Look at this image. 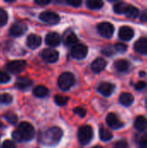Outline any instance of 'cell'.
<instances>
[{"label":"cell","instance_id":"cell-1","mask_svg":"<svg viewBox=\"0 0 147 148\" xmlns=\"http://www.w3.org/2000/svg\"><path fill=\"white\" fill-rule=\"evenodd\" d=\"M63 134L62 130L58 127H53L42 133L39 138L42 144L49 147L56 145L62 139Z\"/></svg>","mask_w":147,"mask_h":148},{"label":"cell","instance_id":"cell-2","mask_svg":"<svg viewBox=\"0 0 147 148\" xmlns=\"http://www.w3.org/2000/svg\"><path fill=\"white\" fill-rule=\"evenodd\" d=\"M35 135V129L33 126L26 121H23L20 123V125L17 127V129L13 132L12 137L14 140L17 141H28L31 140Z\"/></svg>","mask_w":147,"mask_h":148},{"label":"cell","instance_id":"cell-3","mask_svg":"<svg viewBox=\"0 0 147 148\" xmlns=\"http://www.w3.org/2000/svg\"><path fill=\"white\" fill-rule=\"evenodd\" d=\"M75 83V76L72 73L65 72L60 75L58 78V86L61 89L67 91Z\"/></svg>","mask_w":147,"mask_h":148},{"label":"cell","instance_id":"cell-4","mask_svg":"<svg viewBox=\"0 0 147 148\" xmlns=\"http://www.w3.org/2000/svg\"><path fill=\"white\" fill-rule=\"evenodd\" d=\"M93 135H94L93 128L88 125L80 127V129L78 131V140H79L80 143L82 145L88 144L92 140Z\"/></svg>","mask_w":147,"mask_h":148},{"label":"cell","instance_id":"cell-5","mask_svg":"<svg viewBox=\"0 0 147 148\" xmlns=\"http://www.w3.org/2000/svg\"><path fill=\"white\" fill-rule=\"evenodd\" d=\"M98 29V32L100 33V35L105 38H110L113 36V32H114V27L112 23H107V22H104L100 23L97 26Z\"/></svg>","mask_w":147,"mask_h":148},{"label":"cell","instance_id":"cell-6","mask_svg":"<svg viewBox=\"0 0 147 148\" xmlns=\"http://www.w3.org/2000/svg\"><path fill=\"white\" fill-rule=\"evenodd\" d=\"M88 47L81 43H76L71 49V56L76 59H83L88 54Z\"/></svg>","mask_w":147,"mask_h":148},{"label":"cell","instance_id":"cell-7","mask_svg":"<svg viewBox=\"0 0 147 148\" xmlns=\"http://www.w3.org/2000/svg\"><path fill=\"white\" fill-rule=\"evenodd\" d=\"M26 68V62L24 61L17 60V61H12L6 64V69L8 71L13 73V74H18L23 71Z\"/></svg>","mask_w":147,"mask_h":148},{"label":"cell","instance_id":"cell-8","mask_svg":"<svg viewBox=\"0 0 147 148\" xmlns=\"http://www.w3.org/2000/svg\"><path fill=\"white\" fill-rule=\"evenodd\" d=\"M39 18L46 23H49V24H56L59 23L60 21V16L58 14L52 12V11H43L40 14Z\"/></svg>","mask_w":147,"mask_h":148},{"label":"cell","instance_id":"cell-9","mask_svg":"<svg viewBox=\"0 0 147 148\" xmlns=\"http://www.w3.org/2000/svg\"><path fill=\"white\" fill-rule=\"evenodd\" d=\"M42 57L45 62L49 63H54L58 61L59 53L54 49H45L42 52Z\"/></svg>","mask_w":147,"mask_h":148},{"label":"cell","instance_id":"cell-10","mask_svg":"<svg viewBox=\"0 0 147 148\" xmlns=\"http://www.w3.org/2000/svg\"><path fill=\"white\" fill-rule=\"evenodd\" d=\"M26 31H27V25L20 21L13 23L10 29V34L13 36H23Z\"/></svg>","mask_w":147,"mask_h":148},{"label":"cell","instance_id":"cell-11","mask_svg":"<svg viewBox=\"0 0 147 148\" xmlns=\"http://www.w3.org/2000/svg\"><path fill=\"white\" fill-rule=\"evenodd\" d=\"M107 123L113 129H120L124 126V123L113 113H110V114H107Z\"/></svg>","mask_w":147,"mask_h":148},{"label":"cell","instance_id":"cell-12","mask_svg":"<svg viewBox=\"0 0 147 148\" xmlns=\"http://www.w3.org/2000/svg\"><path fill=\"white\" fill-rule=\"evenodd\" d=\"M114 88H115V86L113 84L110 83V82H101L98 86L97 90L103 96L108 97V96H110L113 93Z\"/></svg>","mask_w":147,"mask_h":148},{"label":"cell","instance_id":"cell-13","mask_svg":"<svg viewBox=\"0 0 147 148\" xmlns=\"http://www.w3.org/2000/svg\"><path fill=\"white\" fill-rule=\"evenodd\" d=\"M119 36L123 41H130L134 36V30L129 26H122L119 30Z\"/></svg>","mask_w":147,"mask_h":148},{"label":"cell","instance_id":"cell-14","mask_svg":"<svg viewBox=\"0 0 147 148\" xmlns=\"http://www.w3.org/2000/svg\"><path fill=\"white\" fill-rule=\"evenodd\" d=\"M78 42V39L75 36V34L70 30V29H68L64 35H63V42L66 46L68 47H70V46H74Z\"/></svg>","mask_w":147,"mask_h":148},{"label":"cell","instance_id":"cell-15","mask_svg":"<svg viewBox=\"0 0 147 148\" xmlns=\"http://www.w3.org/2000/svg\"><path fill=\"white\" fill-rule=\"evenodd\" d=\"M46 43L51 47H55L61 42V36L56 32H49L45 38Z\"/></svg>","mask_w":147,"mask_h":148},{"label":"cell","instance_id":"cell-16","mask_svg":"<svg viewBox=\"0 0 147 148\" xmlns=\"http://www.w3.org/2000/svg\"><path fill=\"white\" fill-rule=\"evenodd\" d=\"M41 43H42V38H41V36H39L37 35L31 34L27 38V45L32 49L38 48L41 45Z\"/></svg>","mask_w":147,"mask_h":148},{"label":"cell","instance_id":"cell-17","mask_svg":"<svg viewBox=\"0 0 147 148\" xmlns=\"http://www.w3.org/2000/svg\"><path fill=\"white\" fill-rule=\"evenodd\" d=\"M106 66H107V62H106V60L103 59V58H101V57H99V58L95 59V60L93 62V63H92V65H91V68H92V70H93L94 72H95V73H100V72H101L102 70L105 69Z\"/></svg>","mask_w":147,"mask_h":148},{"label":"cell","instance_id":"cell-18","mask_svg":"<svg viewBox=\"0 0 147 148\" xmlns=\"http://www.w3.org/2000/svg\"><path fill=\"white\" fill-rule=\"evenodd\" d=\"M134 49L142 55H147V38L142 37L139 39L134 44Z\"/></svg>","mask_w":147,"mask_h":148},{"label":"cell","instance_id":"cell-19","mask_svg":"<svg viewBox=\"0 0 147 148\" xmlns=\"http://www.w3.org/2000/svg\"><path fill=\"white\" fill-rule=\"evenodd\" d=\"M31 85H32V81L29 77H26V76L18 77L16 82V87L21 90H24L29 88Z\"/></svg>","mask_w":147,"mask_h":148},{"label":"cell","instance_id":"cell-20","mask_svg":"<svg viewBox=\"0 0 147 148\" xmlns=\"http://www.w3.org/2000/svg\"><path fill=\"white\" fill-rule=\"evenodd\" d=\"M134 127L139 132H146L147 130V118L145 116H138L134 121Z\"/></svg>","mask_w":147,"mask_h":148},{"label":"cell","instance_id":"cell-21","mask_svg":"<svg viewBox=\"0 0 147 148\" xmlns=\"http://www.w3.org/2000/svg\"><path fill=\"white\" fill-rule=\"evenodd\" d=\"M119 100H120V104H122L123 106H126V107H129L133 104L134 98H133V95L130 93H123L120 95Z\"/></svg>","mask_w":147,"mask_h":148},{"label":"cell","instance_id":"cell-22","mask_svg":"<svg viewBox=\"0 0 147 148\" xmlns=\"http://www.w3.org/2000/svg\"><path fill=\"white\" fill-rule=\"evenodd\" d=\"M129 66H130L129 62L124 59L118 60L114 63V67L119 72H126L129 69Z\"/></svg>","mask_w":147,"mask_h":148},{"label":"cell","instance_id":"cell-23","mask_svg":"<svg viewBox=\"0 0 147 148\" xmlns=\"http://www.w3.org/2000/svg\"><path fill=\"white\" fill-rule=\"evenodd\" d=\"M130 4L124 3V2H119L113 6V10L117 14H126Z\"/></svg>","mask_w":147,"mask_h":148},{"label":"cell","instance_id":"cell-24","mask_svg":"<svg viewBox=\"0 0 147 148\" xmlns=\"http://www.w3.org/2000/svg\"><path fill=\"white\" fill-rule=\"evenodd\" d=\"M33 94L34 95H36V97H45L46 95H48L49 94V89L44 87V86H42V85H39L37 87H36L33 90Z\"/></svg>","mask_w":147,"mask_h":148},{"label":"cell","instance_id":"cell-25","mask_svg":"<svg viewBox=\"0 0 147 148\" xmlns=\"http://www.w3.org/2000/svg\"><path fill=\"white\" fill-rule=\"evenodd\" d=\"M99 134H100L101 140H103V141H108L113 138V134L109 130H107V128H105L103 127H101L100 128Z\"/></svg>","mask_w":147,"mask_h":148},{"label":"cell","instance_id":"cell-26","mask_svg":"<svg viewBox=\"0 0 147 148\" xmlns=\"http://www.w3.org/2000/svg\"><path fill=\"white\" fill-rule=\"evenodd\" d=\"M86 3H87V6L92 10H99V9L102 8V6L104 4V3L100 0H88V1H87Z\"/></svg>","mask_w":147,"mask_h":148},{"label":"cell","instance_id":"cell-27","mask_svg":"<svg viewBox=\"0 0 147 148\" xmlns=\"http://www.w3.org/2000/svg\"><path fill=\"white\" fill-rule=\"evenodd\" d=\"M139 9H137V8L134 7L133 5H131V4H130L129 9H128V10H127V12H126V15L128 17H130V18H136V17L139 16Z\"/></svg>","mask_w":147,"mask_h":148},{"label":"cell","instance_id":"cell-28","mask_svg":"<svg viewBox=\"0 0 147 148\" xmlns=\"http://www.w3.org/2000/svg\"><path fill=\"white\" fill-rule=\"evenodd\" d=\"M3 117H4L5 120H6L8 122H10V124H15V123L16 122V121H17V116H16L14 113H12V112H7V113L3 115Z\"/></svg>","mask_w":147,"mask_h":148},{"label":"cell","instance_id":"cell-29","mask_svg":"<svg viewBox=\"0 0 147 148\" xmlns=\"http://www.w3.org/2000/svg\"><path fill=\"white\" fill-rule=\"evenodd\" d=\"M55 101L59 106H64L68 101V97L62 96V95H55Z\"/></svg>","mask_w":147,"mask_h":148},{"label":"cell","instance_id":"cell-30","mask_svg":"<svg viewBox=\"0 0 147 148\" xmlns=\"http://www.w3.org/2000/svg\"><path fill=\"white\" fill-rule=\"evenodd\" d=\"M12 96L9 94H2L0 95V103L3 104H10L12 102Z\"/></svg>","mask_w":147,"mask_h":148},{"label":"cell","instance_id":"cell-31","mask_svg":"<svg viewBox=\"0 0 147 148\" xmlns=\"http://www.w3.org/2000/svg\"><path fill=\"white\" fill-rule=\"evenodd\" d=\"M8 20V15L6 11L3 9H0V26H3L6 24Z\"/></svg>","mask_w":147,"mask_h":148},{"label":"cell","instance_id":"cell-32","mask_svg":"<svg viewBox=\"0 0 147 148\" xmlns=\"http://www.w3.org/2000/svg\"><path fill=\"white\" fill-rule=\"evenodd\" d=\"M114 48H115V50L120 52V53H124V52H126L127 50V46L125 43H122V42L116 43Z\"/></svg>","mask_w":147,"mask_h":148},{"label":"cell","instance_id":"cell-33","mask_svg":"<svg viewBox=\"0 0 147 148\" xmlns=\"http://www.w3.org/2000/svg\"><path fill=\"white\" fill-rule=\"evenodd\" d=\"M139 148H147V134H143L138 140Z\"/></svg>","mask_w":147,"mask_h":148},{"label":"cell","instance_id":"cell-34","mask_svg":"<svg viewBox=\"0 0 147 148\" xmlns=\"http://www.w3.org/2000/svg\"><path fill=\"white\" fill-rule=\"evenodd\" d=\"M10 81V76L4 71H0V83H6Z\"/></svg>","mask_w":147,"mask_h":148},{"label":"cell","instance_id":"cell-35","mask_svg":"<svg viewBox=\"0 0 147 148\" xmlns=\"http://www.w3.org/2000/svg\"><path fill=\"white\" fill-rule=\"evenodd\" d=\"M113 148H128V144H127L126 140H121L117 141V142L114 144Z\"/></svg>","mask_w":147,"mask_h":148},{"label":"cell","instance_id":"cell-36","mask_svg":"<svg viewBox=\"0 0 147 148\" xmlns=\"http://www.w3.org/2000/svg\"><path fill=\"white\" fill-rule=\"evenodd\" d=\"M74 112H75V114H78V115H79L80 117H81V118H84L85 115H86V110H85L84 108H81V107L75 108L74 109Z\"/></svg>","mask_w":147,"mask_h":148},{"label":"cell","instance_id":"cell-37","mask_svg":"<svg viewBox=\"0 0 147 148\" xmlns=\"http://www.w3.org/2000/svg\"><path fill=\"white\" fill-rule=\"evenodd\" d=\"M2 148H16V145L11 140H5L2 144Z\"/></svg>","mask_w":147,"mask_h":148},{"label":"cell","instance_id":"cell-38","mask_svg":"<svg viewBox=\"0 0 147 148\" xmlns=\"http://www.w3.org/2000/svg\"><path fill=\"white\" fill-rule=\"evenodd\" d=\"M146 87V83L145 82H139L138 83H136V85H135V88L137 89V90H143Z\"/></svg>","mask_w":147,"mask_h":148},{"label":"cell","instance_id":"cell-39","mask_svg":"<svg viewBox=\"0 0 147 148\" xmlns=\"http://www.w3.org/2000/svg\"><path fill=\"white\" fill-rule=\"evenodd\" d=\"M68 4L73 5L74 7H78L81 4V0H75V1H67L66 2Z\"/></svg>","mask_w":147,"mask_h":148},{"label":"cell","instance_id":"cell-40","mask_svg":"<svg viewBox=\"0 0 147 148\" xmlns=\"http://www.w3.org/2000/svg\"><path fill=\"white\" fill-rule=\"evenodd\" d=\"M35 3L36 4H39V5H45V4L49 3L50 1H49V0H46V1H35Z\"/></svg>","mask_w":147,"mask_h":148},{"label":"cell","instance_id":"cell-41","mask_svg":"<svg viewBox=\"0 0 147 148\" xmlns=\"http://www.w3.org/2000/svg\"><path fill=\"white\" fill-rule=\"evenodd\" d=\"M140 19H141L142 22H147V14H146V13L142 14L141 16H140Z\"/></svg>","mask_w":147,"mask_h":148},{"label":"cell","instance_id":"cell-42","mask_svg":"<svg viewBox=\"0 0 147 148\" xmlns=\"http://www.w3.org/2000/svg\"><path fill=\"white\" fill-rule=\"evenodd\" d=\"M93 148H103L102 147H101V146H95V147H94Z\"/></svg>","mask_w":147,"mask_h":148},{"label":"cell","instance_id":"cell-43","mask_svg":"<svg viewBox=\"0 0 147 148\" xmlns=\"http://www.w3.org/2000/svg\"><path fill=\"white\" fill-rule=\"evenodd\" d=\"M145 105H146V108L147 109V99L146 100V101H145Z\"/></svg>","mask_w":147,"mask_h":148},{"label":"cell","instance_id":"cell-44","mask_svg":"<svg viewBox=\"0 0 147 148\" xmlns=\"http://www.w3.org/2000/svg\"><path fill=\"white\" fill-rule=\"evenodd\" d=\"M2 127H3V123H2V122L0 121V128H1Z\"/></svg>","mask_w":147,"mask_h":148}]
</instances>
